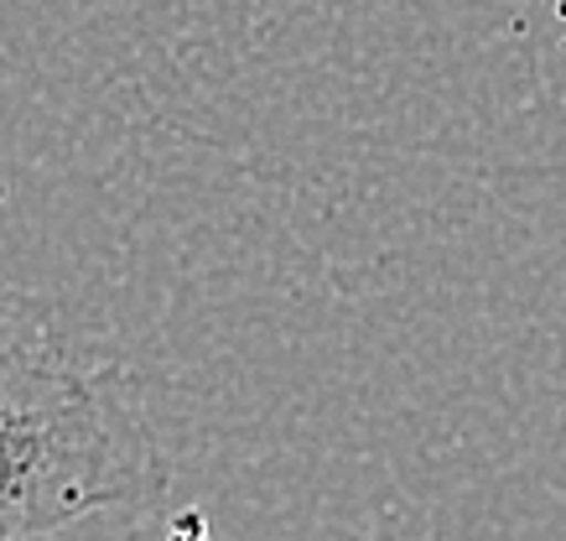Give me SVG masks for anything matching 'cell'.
I'll return each mask as SVG.
<instances>
[{
	"mask_svg": "<svg viewBox=\"0 0 566 541\" xmlns=\"http://www.w3.org/2000/svg\"><path fill=\"white\" fill-rule=\"evenodd\" d=\"M161 489V448L125 365L27 333L0 344V541H42Z\"/></svg>",
	"mask_w": 566,
	"mask_h": 541,
	"instance_id": "cell-1",
	"label": "cell"
}]
</instances>
